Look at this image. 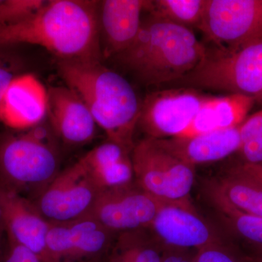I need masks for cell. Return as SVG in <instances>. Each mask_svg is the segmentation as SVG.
Listing matches in <instances>:
<instances>
[{
    "mask_svg": "<svg viewBox=\"0 0 262 262\" xmlns=\"http://www.w3.org/2000/svg\"><path fill=\"white\" fill-rule=\"evenodd\" d=\"M98 10L92 0L45 1L27 18L0 27V48L35 45L60 61H101Z\"/></svg>",
    "mask_w": 262,
    "mask_h": 262,
    "instance_id": "cell-1",
    "label": "cell"
},
{
    "mask_svg": "<svg viewBox=\"0 0 262 262\" xmlns=\"http://www.w3.org/2000/svg\"><path fill=\"white\" fill-rule=\"evenodd\" d=\"M58 72L89 108L98 126L132 152L141 101L130 82L101 61H59Z\"/></svg>",
    "mask_w": 262,
    "mask_h": 262,
    "instance_id": "cell-2",
    "label": "cell"
},
{
    "mask_svg": "<svg viewBox=\"0 0 262 262\" xmlns=\"http://www.w3.org/2000/svg\"><path fill=\"white\" fill-rule=\"evenodd\" d=\"M206 51L192 29L149 14L132 45L115 58L142 83L160 85L191 72Z\"/></svg>",
    "mask_w": 262,
    "mask_h": 262,
    "instance_id": "cell-3",
    "label": "cell"
},
{
    "mask_svg": "<svg viewBox=\"0 0 262 262\" xmlns=\"http://www.w3.org/2000/svg\"><path fill=\"white\" fill-rule=\"evenodd\" d=\"M51 127L42 123L0 140L1 187L37 196L59 173L60 157Z\"/></svg>",
    "mask_w": 262,
    "mask_h": 262,
    "instance_id": "cell-4",
    "label": "cell"
},
{
    "mask_svg": "<svg viewBox=\"0 0 262 262\" xmlns=\"http://www.w3.org/2000/svg\"><path fill=\"white\" fill-rule=\"evenodd\" d=\"M169 85L246 95L262 101V39L234 51L206 48L198 64Z\"/></svg>",
    "mask_w": 262,
    "mask_h": 262,
    "instance_id": "cell-5",
    "label": "cell"
},
{
    "mask_svg": "<svg viewBox=\"0 0 262 262\" xmlns=\"http://www.w3.org/2000/svg\"><path fill=\"white\" fill-rule=\"evenodd\" d=\"M135 183L158 201L191 203L194 168L170 154L156 140L146 138L131 152Z\"/></svg>",
    "mask_w": 262,
    "mask_h": 262,
    "instance_id": "cell-6",
    "label": "cell"
},
{
    "mask_svg": "<svg viewBox=\"0 0 262 262\" xmlns=\"http://www.w3.org/2000/svg\"><path fill=\"white\" fill-rule=\"evenodd\" d=\"M213 47L241 49L262 39V0H206L200 25Z\"/></svg>",
    "mask_w": 262,
    "mask_h": 262,
    "instance_id": "cell-7",
    "label": "cell"
},
{
    "mask_svg": "<svg viewBox=\"0 0 262 262\" xmlns=\"http://www.w3.org/2000/svg\"><path fill=\"white\" fill-rule=\"evenodd\" d=\"M210 97L189 88H171L151 93L141 101L138 126L150 139L178 136L189 127Z\"/></svg>",
    "mask_w": 262,
    "mask_h": 262,
    "instance_id": "cell-8",
    "label": "cell"
},
{
    "mask_svg": "<svg viewBox=\"0 0 262 262\" xmlns=\"http://www.w3.org/2000/svg\"><path fill=\"white\" fill-rule=\"evenodd\" d=\"M100 192L78 160L60 171L34 203L51 223H66L91 214Z\"/></svg>",
    "mask_w": 262,
    "mask_h": 262,
    "instance_id": "cell-9",
    "label": "cell"
},
{
    "mask_svg": "<svg viewBox=\"0 0 262 262\" xmlns=\"http://www.w3.org/2000/svg\"><path fill=\"white\" fill-rule=\"evenodd\" d=\"M117 234L91 214L51 223L47 244L52 262H103Z\"/></svg>",
    "mask_w": 262,
    "mask_h": 262,
    "instance_id": "cell-10",
    "label": "cell"
},
{
    "mask_svg": "<svg viewBox=\"0 0 262 262\" xmlns=\"http://www.w3.org/2000/svg\"><path fill=\"white\" fill-rule=\"evenodd\" d=\"M147 230L164 250L198 251L221 242L192 203L162 202Z\"/></svg>",
    "mask_w": 262,
    "mask_h": 262,
    "instance_id": "cell-11",
    "label": "cell"
},
{
    "mask_svg": "<svg viewBox=\"0 0 262 262\" xmlns=\"http://www.w3.org/2000/svg\"><path fill=\"white\" fill-rule=\"evenodd\" d=\"M161 203L134 182L101 191L91 215L116 234L147 229Z\"/></svg>",
    "mask_w": 262,
    "mask_h": 262,
    "instance_id": "cell-12",
    "label": "cell"
},
{
    "mask_svg": "<svg viewBox=\"0 0 262 262\" xmlns=\"http://www.w3.org/2000/svg\"><path fill=\"white\" fill-rule=\"evenodd\" d=\"M0 206L8 239L28 248L44 262H52L47 244L51 223L34 202L0 186Z\"/></svg>",
    "mask_w": 262,
    "mask_h": 262,
    "instance_id": "cell-13",
    "label": "cell"
},
{
    "mask_svg": "<svg viewBox=\"0 0 262 262\" xmlns=\"http://www.w3.org/2000/svg\"><path fill=\"white\" fill-rule=\"evenodd\" d=\"M147 0L99 2L100 42L105 58H115L130 47L140 30L141 15L147 11Z\"/></svg>",
    "mask_w": 262,
    "mask_h": 262,
    "instance_id": "cell-14",
    "label": "cell"
},
{
    "mask_svg": "<svg viewBox=\"0 0 262 262\" xmlns=\"http://www.w3.org/2000/svg\"><path fill=\"white\" fill-rule=\"evenodd\" d=\"M48 94V116L53 134L70 146L92 141L97 124L80 96L67 86L51 87Z\"/></svg>",
    "mask_w": 262,
    "mask_h": 262,
    "instance_id": "cell-15",
    "label": "cell"
},
{
    "mask_svg": "<svg viewBox=\"0 0 262 262\" xmlns=\"http://www.w3.org/2000/svg\"><path fill=\"white\" fill-rule=\"evenodd\" d=\"M48 94L32 74L11 81L0 102V122L15 130H28L42 123L48 115Z\"/></svg>",
    "mask_w": 262,
    "mask_h": 262,
    "instance_id": "cell-16",
    "label": "cell"
},
{
    "mask_svg": "<svg viewBox=\"0 0 262 262\" xmlns=\"http://www.w3.org/2000/svg\"><path fill=\"white\" fill-rule=\"evenodd\" d=\"M239 127L190 136L155 139L162 148L195 167L227 158L241 148Z\"/></svg>",
    "mask_w": 262,
    "mask_h": 262,
    "instance_id": "cell-17",
    "label": "cell"
},
{
    "mask_svg": "<svg viewBox=\"0 0 262 262\" xmlns=\"http://www.w3.org/2000/svg\"><path fill=\"white\" fill-rule=\"evenodd\" d=\"M79 161L100 191L135 182L131 153L113 141L96 146Z\"/></svg>",
    "mask_w": 262,
    "mask_h": 262,
    "instance_id": "cell-18",
    "label": "cell"
},
{
    "mask_svg": "<svg viewBox=\"0 0 262 262\" xmlns=\"http://www.w3.org/2000/svg\"><path fill=\"white\" fill-rule=\"evenodd\" d=\"M255 101L254 98L243 94L211 96L189 127L176 137H190L239 127L247 118Z\"/></svg>",
    "mask_w": 262,
    "mask_h": 262,
    "instance_id": "cell-19",
    "label": "cell"
},
{
    "mask_svg": "<svg viewBox=\"0 0 262 262\" xmlns=\"http://www.w3.org/2000/svg\"><path fill=\"white\" fill-rule=\"evenodd\" d=\"M207 191L241 213L262 217V183L234 167L225 177L209 183Z\"/></svg>",
    "mask_w": 262,
    "mask_h": 262,
    "instance_id": "cell-20",
    "label": "cell"
},
{
    "mask_svg": "<svg viewBox=\"0 0 262 262\" xmlns=\"http://www.w3.org/2000/svg\"><path fill=\"white\" fill-rule=\"evenodd\" d=\"M164 251L147 229L117 234L103 262H163Z\"/></svg>",
    "mask_w": 262,
    "mask_h": 262,
    "instance_id": "cell-21",
    "label": "cell"
},
{
    "mask_svg": "<svg viewBox=\"0 0 262 262\" xmlns=\"http://www.w3.org/2000/svg\"><path fill=\"white\" fill-rule=\"evenodd\" d=\"M206 0H155L150 1L149 14L177 25L199 28Z\"/></svg>",
    "mask_w": 262,
    "mask_h": 262,
    "instance_id": "cell-22",
    "label": "cell"
},
{
    "mask_svg": "<svg viewBox=\"0 0 262 262\" xmlns=\"http://www.w3.org/2000/svg\"><path fill=\"white\" fill-rule=\"evenodd\" d=\"M210 201L236 234L262 247V217L245 214L234 209L214 193L207 191Z\"/></svg>",
    "mask_w": 262,
    "mask_h": 262,
    "instance_id": "cell-23",
    "label": "cell"
},
{
    "mask_svg": "<svg viewBox=\"0 0 262 262\" xmlns=\"http://www.w3.org/2000/svg\"><path fill=\"white\" fill-rule=\"evenodd\" d=\"M241 151L244 163H262V110L247 117L239 127Z\"/></svg>",
    "mask_w": 262,
    "mask_h": 262,
    "instance_id": "cell-24",
    "label": "cell"
},
{
    "mask_svg": "<svg viewBox=\"0 0 262 262\" xmlns=\"http://www.w3.org/2000/svg\"><path fill=\"white\" fill-rule=\"evenodd\" d=\"M44 0H0V27L14 24L39 9Z\"/></svg>",
    "mask_w": 262,
    "mask_h": 262,
    "instance_id": "cell-25",
    "label": "cell"
},
{
    "mask_svg": "<svg viewBox=\"0 0 262 262\" xmlns=\"http://www.w3.org/2000/svg\"><path fill=\"white\" fill-rule=\"evenodd\" d=\"M196 262H244L222 243L210 245L196 251Z\"/></svg>",
    "mask_w": 262,
    "mask_h": 262,
    "instance_id": "cell-26",
    "label": "cell"
},
{
    "mask_svg": "<svg viewBox=\"0 0 262 262\" xmlns=\"http://www.w3.org/2000/svg\"><path fill=\"white\" fill-rule=\"evenodd\" d=\"M0 48V102L11 81L18 75L20 61Z\"/></svg>",
    "mask_w": 262,
    "mask_h": 262,
    "instance_id": "cell-27",
    "label": "cell"
},
{
    "mask_svg": "<svg viewBox=\"0 0 262 262\" xmlns=\"http://www.w3.org/2000/svg\"><path fill=\"white\" fill-rule=\"evenodd\" d=\"M1 262H44L28 248L8 239V246L2 254Z\"/></svg>",
    "mask_w": 262,
    "mask_h": 262,
    "instance_id": "cell-28",
    "label": "cell"
},
{
    "mask_svg": "<svg viewBox=\"0 0 262 262\" xmlns=\"http://www.w3.org/2000/svg\"><path fill=\"white\" fill-rule=\"evenodd\" d=\"M196 251L165 250L163 262H196Z\"/></svg>",
    "mask_w": 262,
    "mask_h": 262,
    "instance_id": "cell-29",
    "label": "cell"
},
{
    "mask_svg": "<svg viewBox=\"0 0 262 262\" xmlns=\"http://www.w3.org/2000/svg\"><path fill=\"white\" fill-rule=\"evenodd\" d=\"M234 168L262 183V163H244Z\"/></svg>",
    "mask_w": 262,
    "mask_h": 262,
    "instance_id": "cell-30",
    "label": "cell"
},
{
    "mask_svg": "<svg viewBox=\"0 0 262 262\" xmlns=\"http://www.w3.org/2000/svg\"><path fill=\"white\" fill-rule=\"evenodd\" d=\"M4 225H3V213H2L1 206H0V262L2 259V254H3V249H2V234L3 231H4Z\"/></svg>",
    "mask_w": 262,
    "mask_h": 262,
    "instance_id": "cell-31",
    "label": "cell"
},
{
    "mask_svg": "<svg viewBox=\"0 0 262 262\" xmlns=\"http://www.w3.org/2000/svg\"><path fill=\"white\" fill-rule=\"evenodd\" d=\"M258 262H262V258H260L259 261Z\"/></svg>",
    "mask_w": 262,
    "mask_h": 262,
    "instance_id": "cell-32",
    "label": "cell"
}]
</instances>
